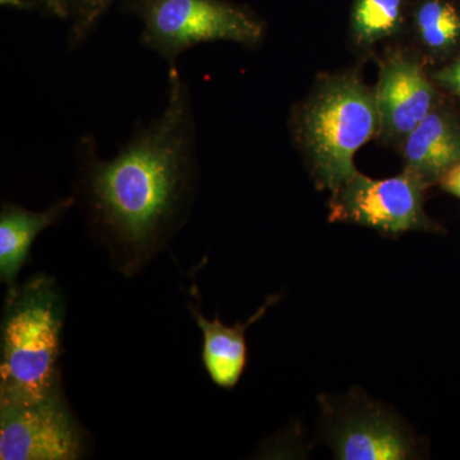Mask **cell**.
<instances>
[{"label": "cell", "mask_w": 460, "mask_h": 460, "mask_svg": "<svg viewBox=\"0 0 460 460\" xmlns=\"http://www.w3.org/2000/svg\"><path fill=\"white\" fill-rule=\"evenodd\" d=\"M75 151V204L91 237L126 278L140 274L189 220L199 190L196 122L190 84L177 65L164 111L138 127L111 159L93 136Z\"/></svg>", "instance_id": "obj_1"}, {"label": "cell", "mask_w": 460, "mask_h": 460, "mask_svg": "<svg viewBox=\"0 0 460 460\" xmlns=\"http://www.w3.org/2000/svg\"><path fill=\"white\" fill-rule=\"evenodd\" d=\"M65 321V296L49 275H33L7 290L0 325V405L62 392Z\"/></svg>", "instance_id": "obj_2"}, {"label": "cell", "mask_w": 460, "mask_h": 460, "mask_svg": "<svg viewBox=\"0 0 460 460\" xmlns=\"http://www.w3.org/2000/svg\"><path fill=\"white\" fill-rule=\"evenodd\" d=\"M378 122L375 96L354 77L329 84L308 102L299 135L321 186L337 190L356 174L353 157L374 137Z\"/></svg>", "instance_id": "obj_3"}, {"label": "cell", "mask_w": 460, "mask_h": 460, "mask_svg": "<svg viewBox=\"0 0 460 460\" xmlns=\"http://www.w3.org/2000/svg\"><path fill=\"white\" fill-rule=\"evenodd\" d=\"M133 12L144 25L141 44L171 66L206 42L253 45L263 35L257 18L226 0H136Z\"/></svg>", "instance_id": "obj_4"}, {"label": "cell", "mask_w": 460, "mask_h": 460, "mask_svg": "<svg viewBox=\"0 0 460 460\" xmlns=\"http://www.w3.org/2000/svg\"><path fill=\"white\" fill-rule=\"evenodd\" d=\"M86 429L65 390L41 401L0 405V459L77 460L86 456Z\"/></svg>", "instance_id": "obj_5"}, {"label": "cell", "mask_w": 460, "mask_h": 460, "mask_svg": "<svg viewBox=\"0 0 460 460\" xmlns=\"http://www.w3.org/2000/svg\"><path fill=\"white\" fill-rule=\"evenodd\" d=\"M426 181L408 168L387 180H371L357 172L337 190L330 202L334 222H352L386 234L429 229L423 213Z\"/></svg>", "instance_id": "obj_6"}, {"label": "cell", "mask_w": 460, "mask_h": 460, "mask_svg": "<svg viewBox=\"0 0 460 460\" xmlns=\"http://www.w3.org/2000/svg\"><path fill=\"white\" fill-rule=\"evenodd\" d=\"M332 449L343 460L413 458L414 441L392 414L372 404L354 410L332 432Z\"/></svg>", "instance_id": "obj_7"}, {"label": "cell", "mask_w": 460, "mask_h": 460, "mask_svg": "<svg viewBox=\"0 0 460 460\" xmlns=\"http://www.w3.org/2000/svg\"><path fill=\"white\" fill-rule=\"evenodd\" d=\"M434 90L419 66L390 58L378 81L375 102L380 122L398 135H410L431 113Z\"/></svg>", "instance_id": "obj_8"}, {"label": "cell", "mask_w": 460, "mask_h": 460, "mask_svg": "<svg viewBox=\"0 0 460 460\" xmlns=\"http://www.w3.org/2000/svg\"><path fill=\"white\" fill-rule=\"evenodd\" d=\"M279 296H270L246 323L234 326L224 325L219 316L208 320L201 305H189L196 325L202 332L201 359L206 372L215 385L230 390L237 385L247 361L246 332L256 321L265 316L266 311L279 301Z\"/></svg>", "instance_id": "obj_9"}, {"label": "cell", "mask_w": 460, "mask_h": 460, "mask_svg": "<svg viewBox=\"0 0 460 460\" xmlns=\"http://www.w3.org/2000/svg\"><path fill=\"white\" fill-rule=\"evenodd\" d=\"M75 205L74 195L44 211L3 202L0 210V281L7 290L18 286V275L29 261L33 242Z\"/></svg>", "instance_id": "obj_10"}, {"label": "cell", "mask_w": 460, "mask_h": 460, "mask_svg": "<svg viewBox=\"0 0 460 460\" xmlns=\"http://www.w3.org/2000/svg\"><path fill=\"white\" fill-rule=\"evenodd\" d=\"M408 168L426 181L441 180L460 162L458 135L443 115L431 111L410 133L404 145Z\"/></svg>", "instance_id": "obj_11"}, {"label": "cell", "mask_w": 460, "mask_h": 460, "mask_svg": "<svg viewBox=\"0 0 460 460\" xmlns=\"http://www.w3.org/2000/svg\"><path fill=\"white\" fill-rule=\"evenodd\" d=\"M402 0H357L353 31L357 40L371 44L387 38L401 23Z\"/></svg>", "instance_id": "obj_12"}, {"label": "cell", "mask_w": 460, "mask_h": 460, "mask_svg": "<svg viewBox=\"0 0 460 460\" xmlns=\"http://www.w3.org/2000/svg\"><path fill=\"white\" fill-rule=\"evenodd\" d=\"M420 38L432 49H447L460 38L458 9L445 0H425L417 12Z\"/></svg>", "instance_id": "obj_13"}, {"label": "cell", "mask_w": 460, "mask_h": 460, "mask_svg": "<svg viewBox=\"0 0 460 460\" xmlns=\"http://www.w3.org/2000/svg\"><path fill=\"white\" fill-rule=\"evenodd\" d=\"M115 0H75L74 21L68 33V47L77 49L95 31Z\"/></svg>", "instance_id": "obj_14"}, {"label": "cell", "mask_w": 460, "mask_h": 460, "mask_svg": "<svg viewBox=\"0 0 460 460\" xmlns=\"http://www.w3.org/2000/svg\"><path fill=\"white\" fill-rule=\"evenodd\" d=\"M53 16L66 18L74 13L75 0H39Z\"/></svg>", "instance_id": "obj_15"}, {"label": "cell", "mask_w": 460, "mask_h": 460, "mask_svg": "<svg viewBox=\"0 0 460 460\" xmlns=\"http://www.w3.org/2000/svg\"><path fill=\"white\" fill-rule=\"evenodd\" d=\"M440 181L441 187L447 192L452 193V195L460 199V162L445 172L444 177Z\"/></svg>", "instance_id": "obj_16"}, {"label": "cell", "mask_w": 460, "mask_h": 460, "mask_svg": "<svg viewBox=\"0 0 460 460\" xmlns=\"http://www.w3.org/2000/svg\"><path fill=\"white\" fill-rule=\"evenodd\" d=\"M438 80L445 86L450 87L454 93L460 96V59L456 65L449 66L438 75Z\"/></svg>", "instance_id": "obj_17"}, {"label": "cell", "mask_w": 460, "mask_h": 460, "mask_svg": "<svg viewBox=\"0 0 460 460\" xmlns=\"http://www.w3.org/2000/svg\"><path fill=\"white\" fill-rule=\"evenodd\" d=\"M3 5H7V7H14L20 9H27L31 7L26 0H0Z\"/></svg>", "instance_id": "obj_18"}]
</instances>
